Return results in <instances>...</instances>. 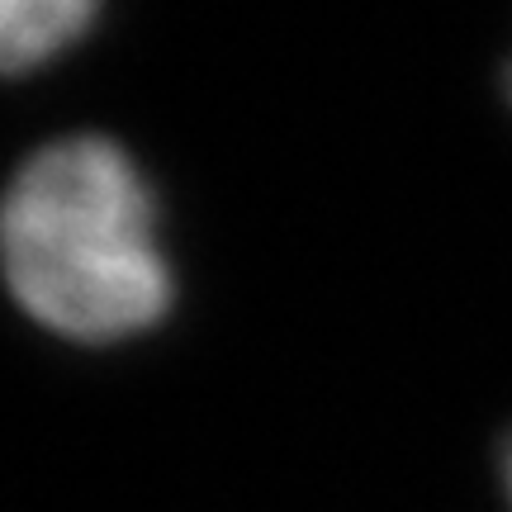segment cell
Here are the masks:
<instances>
[{
  "label": "cell",
  "mask_w": 512,
  "mask_h": 512,
  "mask_svg": "<svg viewBox=\"0 0 512 512\" xmlns=\"http://www.w3.org/2000/svg\"><path fill=\"white\" fill-rule=\"evenodd\" d=\"M0 280L43 332L119 347L176 309V266L147 171L105 133L29 152L0 190Z\"/></svg>",
  "instance_id": "obj_1"
},
{
  "label": "cell",
  "mask_w": 512,
  "mask_h": 512,
  "mask_svg": "<svg viewBox=\"0 0 512 512\" xmlns=\"http://www.w3.org/2000/svg\"><path fill=\"white\" fill-rule=\"evenodd\" d=\"M105 0H0V76H29L72 53Z\"/></svg>",
  "instance_id": "obj_2"
},
{
  "label": "cell",
  "mask_w": 512,
  "mask_h": 512,
  "mask_svg": "<svg viewBox=\"0 0 512 512\" xmlns=\"http://www.w3.org/2000/svg\"><path fill=\"white\" fill-rule=\"evenodd\" d=\"M498 475H503V494H508V508H512V432L503 441V451H498Z\"/></svg>",
  "instance_id": "obj_3"
},
{
  "label": "cell",
  "mask_w": 512,
  "mask_h": 512,
  "mask_svg": "<svg viewBox=\"0 0 512 512\" xmlns=\"http://www.w3.org/2000/svg\"><path fill=\"white\" fill-rule=\"evenodd\" d=\"M503 91H508V100H512V62H508V72H503Z\"/></svg>",
  "instance_id": "obj_4"
}]
</instances>
